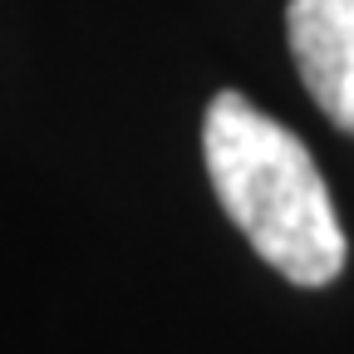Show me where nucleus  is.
<instances>
[{"label":"nucleus","mask_w":354,"mask_h":354,"mask_svg":"<svg viewBox=\"0 0 354 354\" xmlns=\"http://www.w3.org/2000/svg\"><path fill=\"white\" fill-rule=\"evenodd\" d=\"M207 177L251 251L295 286H330L344 271V227L310 148L241 94H216L202 118Z\"/></svg>","instance_id":"1"},{"label":"nucleus","mask_w":354,"mask_h":354,"mask_svg":"<svg viewBox=\"0 0 354 354\" xmlns=\"http://www.w3.org/2000/svg\"><path fill=\"white\" fill-rule=\"evenodd\" d=\"M286 35L320 113L354 133V0H290Z\"/></svg>","instance_id":"2"}]
</instances>
